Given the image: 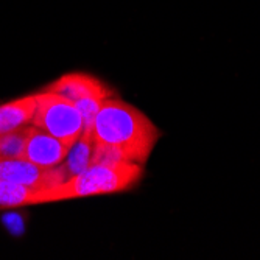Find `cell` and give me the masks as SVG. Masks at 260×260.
<instances>
[{
  "label": "cell",
  "instance_id": "ba28073f",
  "mask_svg": "<svg viewBox=\"0 0 260 260\" xmlns=\"http://www.w3.org/2000/svg\"><path fill=\"white\" fill-rule=\"evenodd\" d=\"M36 105V93L0 105V134L31 125Z\"/></svg>",
  "mask_w": 260,
  "mask_h": 260
},
{
  "label": "cell",
  "instance_id": "277c9868",
  "mask_svg": "<svg viewBox=\"0 0 260 260\" xmlns=\"http://www.w3.org/2000/svg\"><path fill=\"white\" fill-rule=\"evenodd\" d=\"M44 90H49L53 93L70 100V102H78L81 99L87 97H102V99H109L112 95V89L106 86L103 81L99 78L87 75V74H66L52 84L47 86Z\"/></svg>",
  "mask_w": 260,
  "mask_h": 260
},
{
  "label": "cell",
  "instance_id": "3957f363",
  "mask_svg": "<svg viewBox=\"0 0 260 260\" xmlns=\"http://www.w3.org/2000/svg\"><path fill=\"white\" fill-rule=\"evenodd\" d=\"M36 103L31 125L72 148L83 133V119L75 103L49 90L36 93Z\"/></svg>",
  "mask_w": 260,
  "mask_h": 260
},
{
  "label": "cell",
  "instance_id": "6da1fadb",
  "mask_svg": "<svg viewBox=\"0 0 260 260\" xmlns=\"http://www.w3.org/2000/svg\"><path fill=\"white\" fill-rule=\"evenodd\" d=\"M92 137L95 142L122 148L134 162L144 165L160 137V131L137 108L109 97L97 112Z\"/></svg>",
  "mask_w": 260,
  "mask_h": 260
},
{
  "label": "cell",
  "instance_id": "9c48e42d",
  "mask_svg": "<svg viewBox=\"0 0 260 260\" xmlns=\"http://www.w3.org/2000/svg\"><path fill=\"white\" fill-rule=\"evenodd\" d=\"M44 188L0 179V209H17L42 204Z\"/></svg>",
  "mask_w": 260,
  "mask_h": 260
},
{
  "label": "cell",
  "instance_id": "7a4b0ae2",
  "mask_svg": "<svg viewBox=\"0 0 260 260\" xmlns=\"http://www.w3.org/2000/svg\"><path fill=\"white\" fill-rule=\"evenodd\" d=\"M142 175L144 165L137 162L90 164L87 169L64 184L50 190H44L42 203L126 192L140 181Z\"/></svg>",
  "mask_w": 260,
  "mask_h": 260
},
{
  "label": "cell",
  "instance_id": "52a82bcc",
  "mask_svg": "<svg viewBox=\"0 0 260 260\" xmlns=\"http://www.w3.org/2000/svg\"><path fill=\"white\" fill-rule=\"evenodd\" d=\"M93 145H95V142H93L92 136L89 134L80 136V139L70 148L67 157L59 165L53 167L59 179V185L69 181L72 176L78 175L80 172H83L84 169H87L92 164Z\"/></svg>",
  "mask_w": 260,
  "mask_h": 260
},
{
  "label": "cell",
  "instance_id": "5b68a950",
  "mask_svg": "<svg viewBox=\"0 0 260 260\" xmlns=\"http://www.w3.org/2000/svg\"><path fill=\"white\" fill-rule=\"evenodd\" d=\"M69 151L70 147L66 145L64 142L33 126L23 159L39 165L42 169H50L59 165L67 157Z\"/></svg>",
  "mask_w": 260,
  "mask_h": 260
},
{
  "label": "cell",
  "instance_id": "8fae6325",
  "mask_svg": "<svg viewBox=\"0 0 260 260\" xmlns=\"http://www.w3.org/2000/svg\"><path fill=\"white\" fill-rule=\"evenodd\" d=\"M105 100L106 99H102V97H87V99H81V100L75 102V106L80 111V115L83 119V133L81 134L92 136L93 122H95L97 112L100 111Z\"/></svg>",
  "mask_w": 260,
  "mask_h": 260
},
{
  "label": "cell",
  "instance_id": "8992f818",
  "mask_svg": "<svg viewBox=\"0 0 260 260\" xmlns=\"http://www.w3.org/2000/svg\"><path fill=\"white\" fill-rule=\"evenodd\" d=\"M0 179L47 190L49 169H42L27 159H0Z\"/></svg>",
  "mask_w": 260,
  "mask_h": 260
},
{
  "label": "cell",
  "instance_id": "30bf717a",
  "mask_svg": "<svg viewBox=\"0 0 260 260\" xmlns=\"http://www.w3.org/2000/svg\"><path fill=\"white\" fill-rule=\"evenodd\" d=\"M33 125L0 134V159H23Z\"/></svg>",
  "mask_w": 260,
  "mask_h": 260
}]
</instances>
